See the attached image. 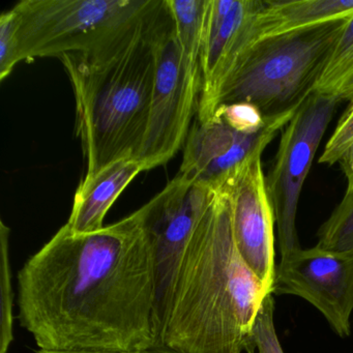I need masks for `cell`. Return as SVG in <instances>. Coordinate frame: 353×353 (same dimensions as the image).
Segmentation results:
<instances>
[{"label":"cell","mask_w":353,"mask_h":353,"mask_svg":"<svg viewBox=\"0 0 353 353\" xmlns=\"http://www.w3.org/2000/svg\"><path fill=\"white\" fill-rule=\"evenodd\" d=\"M274 297L272 294L266 295L252 326V352L285 353L274 327Z\"/></svg>","instance_id":"obj_19"},{"label":"cell","mask_w":353,"mask_h":353,"mask_svg":"<svg viewBox=\"0 0 353 353\" xmlns=\"http://www.w3.org/2000/svg\"><path fill=\"white\" fill-rule=\"evenodd\" d=\"M272 293L301 297L313 305L341 338L350 334L353 254L299 249L281 257Z\"/></svg>","instance_id":"obj_8"},{"label":"cell","mask_w":353,"mask_h":353,"mask_svg":"<svg viewBox=\"0 0 353 353\" xmlns=\"http://www.w3.org/2000/svg\"><path fill=\"white\" fill-rule=\"evenodd\" d=\"M183 57L200 65L208 0H166Z\"/></svg>","instance_id":"obj_15"},{"label":"cell","mask_w":353,"mask_h":353,"mask_svg":"<svg viewBox=\"0 0 353 353\" xmlns=\"http://www.w3.org/2000/svg\"><path fill=\"white\" fill-rule=\"evenodd\" d=\"M262 154L252 157L219 190L228 197L233 236L239 255L264 288L272 293L276 268V221L262 169Z\"/></svg>","instance_id":"obj_10"},{"label":"cell","mask_w":353,"mask_h":353,"mask_svg":"<svg viewBox=\"0 0 353 353\" xmlns=\"http://www.w3.org/2000/svg\"><path fill=\"white\" fill-rule=\"evenodd\" d=\"M143 171L140 160L125 159L108 165L90 179H82L74 196L71 214L65 225L78 234L102 229L111 206Z\"/></svg>","instance_id":"obj_13"},{"label":"cell","mask_w":353,"mask_h":353,"mask_svg":"<svg viewBox=\"0 0 353 353\" xmlns=\"http://www.w3.org/2000/svg\"><path fill=\"white\" fill-rule=\"evenodd\" d=\"M160 3L161 0H22L11 9L18 63L98 51Z\"/></svg>","instance_id":"obj_5"},{"label":"cell","mask_w":353,"mask_h":353,"mask_svg":"<svg viewBox=\"0 0 353 353\" xmlns=\"http://www.w3.org/2000/svg\"><path fill=\"white\" fill-rule=\"evenodd\" d=\"M347 179V191H353V142L339 161Z\"/></svg>","instance_id":"obj_24"},{"label":"cell","mask_w":353,"mask_h":353,"mask_svg":"<svg viewBox=\"0 0 353 353\" xmlns=\"http://www.w3.org/2000/svg\"><path fill=\"white\" fill-rule=\"evenodd\" d=\"M164 0L131 30L90 54L59 57L73 88L83 179L108 165L139 159L156 73V38Z\"/></svg>","instance_id":"obj_3"},{"label":"cell","mask_w":353,"mask_h":353,"mask_svg":"<svg viewBox=\"0 0 353 353\" xmlns=\"http://www.w3.org/2000/svg\"><path fill=\"white\" fill-rule=\"evenodd\" d=\"M316 247L334 253L353 254V191H346L342 201L322 225Z\"/></svg>","instance_id":"obj_16"},{"label":"cell","mask_w":353,"mask_h":353,"mask_svg":"<svg viewBox=\"0 0 353 353\" xmlns=\"http://www.w3.org/2000/svg\"><path fill=\"white\" fill-rule=\"evenodd\" d=\"M353 142V103L338 121L334 133L330 136L319 158L320 164L330 166L339 162L347 148Z\"/></svg>","instance_id":"obj_22"},{"label":"cell","mask_w":353,"mask_h":353,"mask_svg":"<svg viewBox=\"0 0 353 353\" xmlns=\"http://www.w3.org/2000/svg\"><path fill=\"white\" fill-rule=\"evenodd\" d=\"M268 294L272 293L239 255L228 197L216 190L161 299L157 348L181 353H253L252 326Z\"/></svg>","instance_id":"obj_2"},{"label":"cell","mask_w":353,"mask_h":353,"mask_svg":"<svg viewBox=\"0 0 353 353\" xmlns=\"http://www.w3.org/2000/svg\"><path fill=\"white\" fill-rule=\"evenodd\" d=\"M292 117L270 119L262 131L252 135L234 131L216 117L204 123L195 119L185 140L179 173L216 191L252 157L263 152Z\"/></svg>","instance_id":"obj_11"},{"label":"cell","mask_w":353,"mask_h":353,"mask_svg":"<svg viewBox=\"0 0 353 353\" xmlns=\"http://www.w3.org/2000/svg\"><path fill=\"white\" fill-rule=\"evenodd\" d=\"M340 100L313 92L281 134L278 152L266 179L278 229L281 257L301 249L296 214L303 183Z\"/></svg>","instance_id":"obj_7"},{"label":"cell","mask_w":353,"mask_h":353,"mask_svg":"<svg viewBox=\"0 0 353 353\" xmlns=\"http://www.w3.org/2000/svg\"><path fill=\"white\" fill-rule=\"evenodd\" d=\"M350 19L332 20L256 42L225 83L218 108L245 102L255 105L266 119L294 115L315 92Z\"/></svg>","instance_id":"obj_4"},{"label":"cell","mask_w":353,"mask_h":353,"mask_svg":"<svg viewBox=\"0 0 353 353\" xmlns=\"http://www.w3.org/2000/svg\"><path fill=\"white\" fill-rule=\"evenodd\" d=\"M200 65L183 57L164 0L156 38V73L140 162L144 171L172 160L185 143L201 94Z\"/></svg>","instance_id":"obj_6"},{"label":"cell","mask_w":353,"mask_h":353,"mask_svg":"<svg viewBox=\"0 0 353 353\" xmlns=\"http://www.w3.org/2000/svg\"><path fill=\"white\" fill-rule=\"evenodd\" d=\"M216 190L177 173L166 187L144 204L146 223L156 248L159 305L177 260Z\"/></svg>","instance_id":"obj_12"},{"label":"cell","mask_w":353,"mask_h":353,"mask_svg":"<svg viewBox=\"0 0 353 353\" xmlns=\"http://www.w3.org/2000/svg\"><path fill=\"white\" fill-rule=\"evenodd\" d=\"M353 65V17L347 22L315 92L330 94Z\"/></svg>","instance_id":"obj_18"},{"label":"cell","mask_w":353,"mask_h":353,"mask_svg":"<svg viewBox=\"0 0 353 353\" xmlns=\"http://www.w3.org/2000/svg\"><path fill=\"white\" fill-rule=\"evenodd\" d=\"M17 65L16 20L9 10L0 16V80L9 77Z\"/></svg>","instance_id":"obj_21"},{"label":"cell","mask_w":353,"mask_h":353,"mask_svg":"<svg viewBox=\"0 0 353 353\" xmlns=\"http://www.w3.org/2000/svg\"><path fill=\"white\" fill-rule=\"evenodd\" d=\"M214 117L224 121L234 131L248 135L259 133L270 121L263 117L255 105L245 102L221 105Z\"/></svg>","instance_id":"obj_20"},{"label":"cell","mask_w":353,"mask_h":353,"mask_svg":"<svg viewBox=\"0 0 353 353\" xmlns=\"http://www.w3.org/2000/svg\"><path fill=\"white\" fill-rule=\"evenodd\" d=\"M109 353V352H104ZM140 353H181L176 352V351L168 350V349L164 348H152L148 349V350L143 351V352Z\"/></svg>","instance_id":"obj_25"},{"label":"cell","mask_w":353,"mask_h":353,"mask_svg":"<svg viewBox=\"0 0 353 353\" xmlns=\"http://www.w3.org/2000/svg\"><path fill=\"white\" fill-rule=\"evenodd\" d=\"M1 257H0V288H1V323H0V353H8L14 339V292L12 287L9 254V227L1 221Z\"/></svg>","instance_id":"obj_17"},{"label":"cell","mask_w":353,"mask_h":353,"mask_svg":"<svg viewBox=\"0 0 353 353\" xmlns=\"http://www.w3.org/2000/svg\"><path fill=\"white\" fill-rule=\"evenodd\" d=\"M38 353H49V352H47L46 350H41V349H40V351H39Z\"/></svg>","instance_id":"obj_27"},{"label":"cell","mask_w":353,"mask_h":353,"mask_svg":"<svg viewBox=\"0 0 353 353\" xmlns=\"http://www.w3.org/2000/svg\"><path fill=\"white\" fill-rule=\"evenodd\" d=\"M18 307L41 350L157 348L156 248L143 206L94 232L63 225L20 270Z\"/></svg>","instance_id":"obj_1"},{"label":"cell","mask_w":353,"mask_h":353,"mask_svg":"<svg viewBox=\"0 0 353 353\" xmlns=\"http://www.w3.org/2000/svg\"><path fill=\"white\" fill-rule=\"evenodd\" d=\"M261 0H208L200 55L202 88L196 119L214 117L228 78L245 53L257 42Z\"/></svg>","instance_id":"obj_9"},{"label":"cell","mask_w":353,"mask_h":353,"mask_svg":"<svg viewBox=\"0 0 353 353\" xmlns=\"http://www.w3.org/2000/svg\"><path fill=\"white\" fill-rule=\"evenodd\" d=\"M353 17V0H261L257 42L332 20Z\"/></svg>","instance_id":"obj_14"},{"label":"cell","mask_w":353,"mask_h":353,"mask_svg":"<svg viewBox=\"0 0 353 353\" xmlns=\"http://www.w3.org/2000/svg\"><path fill=\"white\" fill-rule=\"evenodd\" d=\"M49 353H103V352H90V351H47Z\"/></svg>","instance_id":"obj_26"},{"label":"cell","mask_w":353,"mask_h":353,"mask_svg":"<svg viewBox=\"0 0 353 353\" xmlns=\"http://www.w3.org/2000/svg\"><path fill=\"white\" fill-rule=\"evenodd\" d=\"M330 94L338 98L340 102L349 101L353 103V65Z\"/></svg>","instance_id":"obj_23"}]
</instances>
